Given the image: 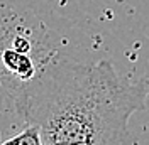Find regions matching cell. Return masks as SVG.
<instances>
[{"mask_svg":"<svg viewBox=\"0 0 149 145\" xmlns=\"http://www.w3.org/2000/svg\"><path fill=\"white\" fill-rule=\"evenodd\" d=\"M0 145H15V144H14V142H12V138H10V140H5V142H2Z\"/></svg>","mask_w":149,"mask_h":145,"instance_id":"5","label":"cell"},{"mask_svg":"<svg viewBox=\"0 0 149 145\" xmlns=\"http://www.w3.org/2000/svg\"><path fill=\"white\" fill-rule=\"evenodd\" d=\"M149 79L129 81L110 61L76 63L59 54L31 84L17 108L37 125L44 145L129 137V120L146 108Z\"/></svg>","mask_w":149,"mask_h":145,"instance_id":"1","label":"cell"},{"mask_svg":"<svg viewBox=\"0 0 149 145\" xmlns=\"http://www.w3.org/2000/svg\"><path fill=\"white\" fill-rule=\"evenodd\" d=\"M44 24L0 7V106L17 108L31 84L61 54Z\"/></svg>","mask_w":149,"mask_h":145,"instance_id":"2","label":"cell"},{"mask_svg":"<svg viewBox=\"0 0 149 145\" xmlns=\"http://www.w3.org/2000/svg\"><path fill=\"white\" fill-rule=\"evenodd\" d=\"M61 145H132V135L129 137H112V138H93L76 144H61Z\"/></svg>","mask_w":149,"mask_h":145,"instance_id":"4","label":"cell"},{"mask_svg":"<svg viewBox=\"0 0 149 145\" xmlns=\"http://www.w3.org/2000/svg\"><path fill=\"white\" fill-rule=\"evenodd\" d=\"M12 142L15 145H44L41 130L37 125H27L26 130H22L12 138Z\"/></svg>","mask_w":149,"mask_h":145,"instance_id":"3","label":"cell"}]
</instances>
